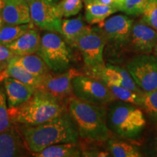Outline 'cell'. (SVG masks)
I'll return each mask as SVG.
<instances>
[{"label": "cell", "mask_w": 157, "mask_h": 157, "mask_svg": "<svg viewBox=\"0 0 157 157\" xmlns=\"http://www.w3.org/2000/svg\"><path fill=\"white\" fill-rule=\"evenodd\" d=\"M20 130L31 154L54 144L77 143L79 137L76 125L68 111L40 124L23 125Z\"/></svg>", "instance_id": "1"}, {"label": "cell", "mask_w": 157, "mask_h": 157, "mask_svg": "<svg viewBox=\"0 0 157 157\" xmlns=\"http://www.w3.org/2000/svg\"><path fill=\"white\" fill-rule=\"evenodd\" d=\"M67 108L81 138L98 143L109 140L110 130L105 106L88 103L74 96L68 100Z\"/></svg>", "instance_id": "2"}, {"label": "cell", "mask_w": 157, "mask_h": 157, "mask_svg": "<svg viewBox=\"0 0 157 157\" xmlns=\"http://www.w3.org/2000/svg\"><path fill=\"white\" fill-rule=\"evenodd\" d=\"M67 104L68 102L36 90L29 101L8 112L13 123L35 126L63 114L68 111Z\"/></svg>", "instance_id": "3"}, {"label": "cell", "mask_w": 157, "mask_h": 157, "mask_svg": "<svg viewBox=\"0 0 157 157\" xmlns=\"http://www.w3.org/2000/svg\"><path fill=\"white\" fill-rule=\"evenodd\" d=\"M109 130L127 140L140 137L146 125L143 110L137 105L121 101L109 104L107 110Z\"/></svg>", "instance_id": "4"}, {"label": "cell", "mask_w": 157, "mask_h": 157, "mask_svg": "<svg viewBox=\"0 0 157 157\" xmlns=\"http://www.w3.org/2000/svg\"><path fill=\"white\" fill-rule=\"evenodd\" d=\"M37 54L42 57L50 71L62 73L69 69L72 61L70 45L62 35L55 31H46L41 36Z\"/></svg>", "instance_id": "5"}, {"label": "cell", "mask_w": 157, "mask_h": 157, "mask_svg": "<svg viewBox=\"0 0 157 157\" xmlns=\"http://www.w3.org/2000/svg\"><path fill=\"white\" fill-rule=\"evenodd\" d=\"M105 45L106 39L98 26L91 27L90 31L77 39L74 48L81 52L86 75L94 77L105 66L103 59Z\"/></svg>", "instance_id": "6"}, {"label": "cell", "mask_w": 157, "mask_h": 157, "mask_svg": "<svg viewBox=\"0 0 157 157\" xmlns=\"http://www.w3.org/2000/svg\"><path fill=\"white\" fill-rule=\"evenodd\" d=\"M74 97L88 103L106 106L116 101L109 86L101 80L78 74L72 80Z\"/></svg>", "instance_id": "7"}, {"label": "cell", "mask_w": 157, "mask_h": 157, "mask_svg": "<svg viewBox=\"0 0 157 157\" xmlns=\"http://www.w3.org/2000/svg\"><path fill=\"white\" fill-rule=\"evenodd\" d=\"M59 2V0H33L29 4L31 23L44 31H55L60 34L63 15Z\"/></svg>", "instance_id": "8"}, {"label": "cell", "mask_w": 157, "mask_h": 157, "mask_svg": "<svg viewBox=\"0 0 157 157\" xmlns=\"http://www.w3.org/2000/svg\"><path fill=\"white\" fill-rule=\"evenodd\" d=\"M126 69L143 92L157 90V56L136 55L127 63Z\"/></svg>", "instance_id": "9"}, {"label": "cell", "mask_w": 157, "mask_h": 157, "mask_svg": "<svg viewBox=\"0 0 157 157\" xmlns=\"http://www.w3.org/2000/svg\"><path fill=\"white\" fill-rule=\"evenodd\" d=\"M134 21L127 15H116L98 23L106 39V44L116 50H126Z\"/></svg>", "instance_id": "10"}, {"label": "cell", "mask_w": 157, "mask_h": 157, "mask_svg": "<svg viewBox=\"0 0 157 157\" xmlns=\"http://www.w3.org/2000/svg\"><path fill=\"white\" fill-rule=\"evenodd\" d=\"M78 74H81L75 68H69L58 74L50 72L44 76L42 82L36 90L60 101L68 102L71 98L74 97L72 80Z\"/></svg>", "instance_id": "11"}, {"label": "cell", "mask_w": 157, "mask_h": 157, "mask_svg": "<svg viewBox=\"0 0 157 157\" xmlns=\"http://www.w3.org/2000/svg\"><path fill=\"white\" fill-rule=\"evenodd\" d=\"M157 40V31L141 20L134 21L126 50L136 55L151 54Z\"/></svg>", "instance_id": "12"}, {"label": "cell", "mask_w": 157, "mask_h": 157, "mask_svg": "<svg viewBox=\"0 0 157 157\" xmlns=\"http://www.w3.org/2000/svg\"><path fill=\"white\" fill-rule=\"evenodd\" d=\"M31 154L15 123L0 132V157L29 156Z\"/></svg>", "instance_id": "13"}, {"label": "cell", "mask_w": 157, "mask_h": 157, "mask_svg": "<svg viewBox=\"0 0 157 157\" xmlns=\"http://www.w3.org/2000/svg\"><path fill=\"white\" fill-rule=\"evenodd\" d=\"M94 77L101 80L107 85L120 86L137 93H144L137 85L128 71L119 66L105 64L103 69L100 71Z\"/></svg>", "instance_id": "14"}, {"label": "cell", "mask_w": 157, "mask_h": 157, "mask_svg": "<svg viewBox=\"0 0 157 157\" xmlns=\"http://www.w3.org/2000/svg\"><path fill=\"white\" fill-rule=\"evenodd\" d=\"M8 110L17 109L34 95L36 89L12 77L3 80Z\"/></svg>", "instance_id": "15"}, {"label": "cell", "mask_w": 157, "mask_h": 157, "mask_svg": "<svg viewBox=\"0 0 157 157\" xmlns=\"http://www.w3.org/2000/svg\"><path fill=\"white\" fill-rule=\"evenodd\" d=\"M0 16L3 23L22 25L31 23L30 8L25 0H7Z\"/></svg>", "instance_id": "16"}, {"label": "cell", "mask_w": 157, "mask_h": 157, "mask_svg": "<svg viewBox=\"0 0 157 157\" xmlns=\"http://www.w3.org/2000/svg\"><path fill=\"white\" fill-rule=\"evenodd\" d=\"M34 25L21 35L14 42L6 45L15 56H26L37 53L40 47L41 36Z\"/></svg>", "instance_id": "17"}, {"label": "cell", "mask_w": 157, "mask_h": 157, "mask_svg": "<svg viewBox=\"0 0 157 157\" xmlns=\"http://www.w3.org/2000/svg\"><path fill=\"white\" fill-rule=\"evenodd\" d=\"M90 29L91 26L86 23L83 15L79 14L73 18H63L60 34L70 46L74 47L77 39Z\"/></svg>", "instance_id": "18"}, {"label": "cell", "mask_w": 157, "mask_h": 157, "mask_svg": "<svg viewBox=\"0 0 157 157\" xmlns=\"http://www.w3.org/2000/svg\"><path fill=\"white\" fill-rule=\"evenodd\" d=\"M6 77L14 78L36 90L42 82L44 76L36 75L17 65L7 63L6 68L0 71V81H3Z\"/></svg>", "instance_id": "19"}, {"label": "cell", "mask_w": 157, "mask_h": 157, "mask_svg": "<svg viewBox=\"0 0 157 157\" xmlns=\"http://www.w3.org/2000/svg\"><path fill=\"white\" fill-rule=\"evenodd\" d=\"M8 63L17 65L31 73L39 76H45L51 72L44 60L37 53L15 56L10 60Z\"/></svg>", "instance_id": "20"}, {"label": "cell", "mask_w": 157, "mask_h": 157, "mask_svg": "<svg viewBox=\"0 0 157 157\" xmlns=\"http://www.w3.org/2000/svg\"><path fill=\"white\" fill-rule=\"evenodd\" d=\"M82 154L77 143H58L50 146L31 156L36 157H78Z\"/></svg>", "instance_id": "21"}, {"label": "cell", "mask_w": 157, "mask_h": 157, "mask_svg": "<svg viewBox=\"0 0 157 157\" xmlns=\"http://www.w3.org/2000/svg\"><path fill=\"white\" fill-rule=\"evenodd\" d=\"M117 12L118 10L113 6L99 2L90 3L85 5L84 19L90 25L98 24Z\"/></svg>", "instance_id": "22"}, {"label": "cell", "mask_w": 157, "mask_h": 157, "mask_svg": "<svg viewBox=\"0 0 157 157\" xmlns=\"http://www.w3.org/2000/svg\"><path fill=\"white\" fill-rule=\"evenodd\" d=\"M107 151L111 156L114 157H139L143 156L136 146L119 139H109Z\"/></svg>", "instance_id": "23"}, {"label": "cell", "mask_w": 157, "mask_h": 157, "mask_svg": "<svg viewBox=\"0 0 157 157\" xmlns=\"http://www.w3.org/2000/svg\"><path fill=\"white\" fill-rule=\"evenodd\" d=\"M32 23L22 25H11L3 23L0 25V45H7L33 26Z\"/></svg>", "instance_id": "24"}, {"label": "cell", "mask_w": 157, "mask_h": 157, "mask_svg": "<svg viewBox=\"0 0 157 157\" xmlns=\"http://www.w3.org/2000/svg\"><path fill=\"white\" fill-rule=\"evenodd\" d=\"M116 101L126 102L140 107L143 99V94L137 93L133 90L116 85H108Z\"/></svg>", "instance_id": "25"}, {"label": "cell", "mask_w": 157, "mask_h": 157, "mask_svg": "<svg viewBox=\"0 0 157 157\" xmlns=\"http://www.w3.org/2000/svg\"><path fill=\"white\" fill-rule=\"evenodd\" d=\"M149 0H122L119 3L117 8L118 11L129 16L142 15L148 5Z\"/></svg>", "instance_id": "26"}, {"label": "cell", "mask_w": 157, "mask_h": 157, "mask_svg": "<svg viewBox=\"0 0 157 157\" xmlns=\"http://www.w3.org/2000/svg\"><path fill=\"white\" fill-rule=\"evenodd\" d=\"M140 108L149 120L157 124V90L144 93Z\"/></svg>", "instance_id": "27"}, {"label": "cell", "mask_w": 157, "mask_h": 157, "mask_svg": "<svg viewBox=\"0 0 157 157\" xmlns=\"http://www.w3.org/2000/svg\"><path fill=\"white\" fill-rule=\"evenodd\" d=\"M13 123L9 115L5 91L0 87V132L8 129Z\"/></svg>", "instance_id": "28"}, {"label": "cell", "mask_w": 157, "mask_h": 157, "mask_svg": "<svg viewBox=\"0 0 157 157\" xmlns=\"http://www.w3.org/2000/svg\"><path fill=\"white\" fill-rule=\"evenodd\" d=\"M83 0H60L59 6L64 17H70L78 15L83 6Z\"/></svg>", "instance_id": "29"}, {"label": "cell", "mask_w": 157, "mask_h": 157, "mask_svg": "<svg viewBox=\"0 0 157 157\" xmlns=\"http://www.w3.org/2000/svg\"><path fill=\"white\" fill-rule=\"evenodd\" d=\"M140 20L157 31V0H149Z\"/></svg>", "instance_id": "30"}, {"label": "cell", "mask_w": 157, "mask_h": 157, "mask_svg": "<svg viewBox=\"0 0 157 157\" xmlns=\"http://www.w3.org/2000/svg\"><path fill=\"white\" fill-rule=\"evenodd\" d=\"M15 55L5 45H0V63H9Z\"/></svg>", "instance_id": "31"}, {"label": "cell", "mask_w": 157, "mask_h": 157, "mask_svg": "<svg viewBox=\"0 0 157 157\" xmlns=\"http://www.w3.org/2000/svg\"><path fill=\"white\" fill-rule=\"evenodd\" d=\"M148 150L150 156H157V135L154 137L151 143H150Z\"/></svg>", "instance_id": "32"}, {"label": "cell", "mask_w": 157, "mask_h": 157, "mask_svg": "<svg viewBox=\"0 0 157 157\" xmlns=\"http://www.w3.org/2000/svg\"><path fill=\"white\" fill-rule=\"evenodd\" d=\"M98 2L103 4V5H111L116 7V4H117V0H98ZM117 8V7H116Z\"/></svg>", "instance_id": "33"}, {"label": "cell", "mask_w": 157, "mask_h": 157, "mask_svg": "<svg viewBox=\"0 0 157 157\" xmlns=\"http://www.w3.org/2000/svg\"><path fill=\"white\" fill-rule=\"evenodd\" d=\"M6 1H7V0H0V13H1L2 10H3L4 7H5Z\"/></svg>", "instance_id": "34"}, {"label": "cell", "mask_w": 157, "mask_h": 157, "mask_svg": "<svg viewBox=\"0 0 157 157\" xmlns=\"http://www.w3.org/2000/svg\"><path fill=\"white\" fill-rule=\"evenodd\" d=\"M84 5H87V4L90 3H94V2H98V0H83Z\"/></svg>", "instance_id": "35"}, {"label": "cell", "mask_w": 157, "mask_h": 157, "mask_svg": "<svg viewBox=\"0 0 157 157\" xmlns=\"http://www.w3.org/2000/svg\"><path fill=\"white\" fill-rule=\"evenodd\" d=\"M151 54L157 56V40H156V44H155V45H154V49H153V51H152Z\"/></svg>", "instance_id": "36"}, {"label": "cell", "mask_w": 157, "mask_h": 157, "mask_svg": "<svg viewBox=\"0 0 157 157\" xmlns=\"http://www.w3.org/2000/svg\"><path fill=\"white\" fill-rule=\"evenodd\" d=\"M2 23H3V21H2V19L1 16H0V25H2Z\"/></svg>", "instance_id": "37"}, {"label": "cell", "mask_w": 157, "mask_h": 157, "mask_svg": "<svg viewBox=\"0 0 157 157\" xmlns=\"http://www.w3.org/2000/svg\"><path fill=\"white\" fill-rule=\"evenodd\" d=\"M121 1H122V0H117V5H116V7H117V5H119V2H121Z\"/></svg>", "instance_id": "38"}, {"label": "cell", "mask_w": 157, "mask_h": 157, "mask_svg": "<svg viewBox=\"0 0 157 157\" xmlns=\"http://www.w3.org/2000/svg\"><path fill=\"white\" fill-rule=\"evenodd\" d=\"M25 1H26V2H27V3L29 4L30 2H32L33 0H25Z\"/></svg>", "instance_id": "39"}, {"label": "cell", "mask_w": 157, "mask_h": 157, "mask_svg": "<svg viewBox=\"0 0 157 157\" xmlns=\"http://www.w3.org/2000/svg\"><path fill=\"white\" fill-rule=\"evenodd\" d=\"M2 63H0V71H1V69H2Z\"/></svg>", "instance_id": "40"}, {"label": "cell", "mask_w": 157, "mask_h": 157, "mask_svg": "<svg viewBox=\"0 0 157 157\" xmlns=\"http://www.w3.org/2000/svg\"><path fill=\"white\" fill-rule=\"evenodd\" d=\"M116 5H117V4H116Z\"/></svg>", "instance_id": "41"}]
</instances>
